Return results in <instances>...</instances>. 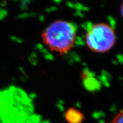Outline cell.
Segmentation results:
<instances>
[{
    "instance_id": "obj_1",
    "label": "cell",
    "mask_w": 123,
    "mask_h": 123,
    "mask_svg": "<svg viewBox=\"0 0 123 123\" xmlns=\"http://www.w3.org/2000/svg\"><path fill=\"white\" fill-rule=\"evenodd\" d=\"M77 35V29L75 24L63 19H57L43 31L41 37L50 51L63 55L73 48Z\"/></svg>"
},
{
    "instance_id": "obj_2",
    "label": "cell",
    "mask_w": 123,
    "mask_h": 123,
    "mask_svg": "<svg viewBox=\"0 0 123 123\" xmlns=\"http://www.w3.org/2000/svg\"><path fill=\"white\" fill-rule=\"evenodd\" d=\"M86 44L92 51L104 53L109 51L115 45L116 36L111 26L104 23L92 25L86 34Z\"/></svg>"
},
{
    "instance_id": "obj_3",
    "label": "cell",
    "mask_w": 123,
    "mask_h": 123,
    "mask_svg": "<svg viewBox=\"0 0 123 123\" xmlns=\"http://www.w3.org/2000/svg\"><path fill=\"white\" fill-rule=\"evenodd\" d=\"M64 117L68 123H82L85 119L83 112L75 108H70L67 109Z\"/></svg>"
},
{
    "instance_id": "obj_4",
    "label": "cell",
    "mask_w": 123,
    "mask_h": 123,
    "mask_svg": "<svg viewBox=\"0 0 123 123\" xmlns=\"http://www.w3.org/2000/svg\"><path fill=\"white\" fill-rule=\"evenodd\" d=\"M81 79L84 84L85 87L90 91H94L97 89L99 83H97L96 78L92 74L86 69L82 73Z\"/></svg>"
},
{
    "instance_id": "obj_5",
    "label": "cell",
    "mask_w": 123,
    "mask_h": 123,
    "mask_svg": "<svg viewBox=\"0 0 123 123\" xmlns=\"http://www.w3.org/2000/svg\"><path fill=\"white\" fill-rule=\"evenodd\" d=\"M110 123H123V109L116 116Z\"/></svg>"
},
{
    "instance_id": "obj_6",
    "label": "cell",
    "mask_w": 123,
    "mask_h": 123,
    "mask_svg": "<svg viewBox=\"0 0 123 123\" xmlns=\"http://www.w3.org/2000/svg\"><path fill=\"white\" fill-rule=\"evenodd\" d=\"M120 11H121V16L123 18V1L121 3V5Z\"/></svg>"
}]
</instances>
